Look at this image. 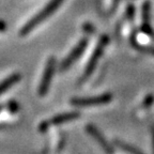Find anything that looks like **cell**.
<instances>
[{"label": "cell", "mask_w": 154, "mask_h": 154, "mask_svg": "<svg viewBox=\"0 0 154 154\" xmlns=\"http://www.w3.org/2000/svg\"><path fill=\"white\" fill-rule=\"evenodd\" d=\"M63 1H64V0H51V2H48L47 5L42 10L41 12H38L33 18L30 19V20L23 27L22 30H20V35H26V34H28L29 32L31 31V30H33L36 26H38L42 22H44V20H45L46 18H48L51 14H54Z\"/></svg>", "instance_id": "obj_1"}, {"label": "cell", "mask_w": 154, "mask_h": 154, "mask_svg": "<svg viewBox=\"0 0 154 154\" xmlns=\"http://www.w3.org/2000/svg\"><path fill=\"white\" fill-rule=\"evenodd\" d=\"M108 42H109V38L107 35H103L101 38H100V41H99V43H97V45H96L93 54H92L91 57H90L89 62H88V64L86 65L85 72H84V74L82 75V78H80V82L88 79V78L90 77V75H91L92 73H93V71L95 70L96 65H97V63H99L101 57L103 56L104 51H105V48H106V46H107V44H108Z\"/></svg>", "instance_id": "obj_2"}, {"label": "cell", "mask_w": 154, "mask_h": 154, "mask_svg": "<svg viewBox=\"0 0 154 154\" xmlns=\"http://www.w3.org/2000/svg\"><path fill=\"white\" fill-rule=\"evenodd\" d=\"M55 70H56V59L54 57H49L47 60V63L45 65V70H44L40 86H38V92L40 96H45L47 94L48 90H49V87H51V82L53 80L54 74H55Z\"/></svg>", "instance_id": "obj_3"}, {"label": "cell", "mask_w": 154, "mask_h": 154, "mask_svg": "<svg viewBox=\"0 0 154 154\" xmlns=\"http://www.w3.org/2000/svg\"><path fill=\"white\" fill-rule=\"evenodd\" d=\"M111 101H112V94L105 93L99 96H91V97H74L71 100V103L77 107H91V106L106 105Z\"/></svg>", "instance_id": "obj_4"}, {"label": "cell", "mask_w": 154, "mask_h": 154, "mask_svg": "<svg viewBox=\"0 0 154 154\" xmlns=\"http://www.w3.org/2000/svg\"><path fill=\"white\" fill-rule=\"evenodd\" d=\"M87 45H88V38H82L79 43L75 46V48L71 51V54L67 57H65L64 60L61 62L60 64V71L61 72H64V71L69 70L75 62H76L79 57L82 55V53L86 49Z\"/></svg>", "instance_id": "obj_5"}, {"label": "cell", "mask_w": 154, "mask_h": 154, "mask_svg": "<svg viewBox=\"0 0 154 154\" xmlns=\"http://www.w3.org/2000/svg\"><path fill=\"white\" fill-rule=\"evenodd\" d=\"M86 131L88 132V134L100 144V147L104 150V152H105L106 154L115 153V151H113V149H112V146L107 141V139L104 137V135L100 132L99 128H96V126H94L93 124H88L86 126Z\"/></svg>", "instance_id": "obj_6"}, {"label": "cell", "mask_w": 154, "mask_h": 154, "mask_svg": "<svg viewBox=\"0 0 154 154\" xmlns=\"http://www.w3.org/2000/svg\"><path fill=\"white\" fill-rule=\"evenodd\" d=\"M80 117V113L77 112V111H73V112H65L61 113V115H58L54 118H51V120L43 122L40 125V130L41 131H46V128L49 126V125H59L63 124V123L71 122V121H74L76 119H78Z\"/></svg>", "instance_id": "obj_7"}, {"label": "cell", "mask_w": 154, "mask_h": 154, "mask_svg": "<svg viewBox=\"0 0 154 154\" xmlns=\"http://www.w3.org/2000/svg\"><path fill=\"white\" fill-rule=\"evenodd\" d=\"M150 12H151V3L149 0H146L142 5L141 10V30L143 33L154 38V30L150 24Z\"/></svg>", "instance_id": "obj_8"}, {"label": "cell", "mask_w": 154, "mask_h": 154, "mask_svg": "<svg viewBox=\"0 0 154 154\" xmlns=\"http://www.w3.org/2000/svg\"><path fill=\"white\" fill-rule=\"evenodd\" d=\"M20 78H22V75L16 73V74L11 75V76L7 77L5 80H2L0 82V95L5 93V91H8L10 88H12L15 84H17L20 80Z\"/></svg>", "instance_id": "obj_9"}, {"label": "cell", "mask_w": 154, "mask_h": 154, "mask_svg": "<svg viewBox=\"0 0 154 154\" xmlns=\"http://www.w3.org/2000/svg\"><path fill=\"white\" fill-rule=\"evenodd\" d=\"M113 142H115V146H117L119 149L123 150V151L126 152V153H128V154H143L139 149L133 147V146H131V144H128V143H126V142L122 141V140L116 139Z\"/></svg>", "instance_id": "obj_10"}, {"label": "cell", "mask_w": 154, "mask_h": 154, "mask_svg": "<svg viewBox=\"0 0 154 154\" xmlns=\"http://www.w3.org/2000/svg\"><path fill=\"white\" fill-rule=\"evenodd\" d=\"M131 43H132L133 47L135 49H137V51H141V53H146V54H149V55L154 56V47H147V46H140L139 44H137L136 40H135L134 36H132L131 38Z\"/></svg>", "instance_id": "obj_11"}, {"label": "cell", "mask_w": 154, "mask_h": 154, "mask_svg": "<svg viewBox=\"0 0 154 154\" xmlns=\"http://www.w3.org/2000/svg\"><path fill=\"white\" fill-rule=\"evenodd\" d=\"M134 14H135V8L133 5H128V9H126V15H128V18L130 20H133L134 18Z\"/></svg>", "instance_id": "obj_12"}, {"label": "cell", "mask_w": 154, "mask_h": 154, "mask_svg": "<svg viewBox=\"0 0 154 154\" xmlns=\"http://www.w3.org/2000/svg\"><path fill=\"white\" fill-rule=\"evenodd\" d=\"M153 102H154V96L153 95H149V96H147V97H146V100L143 101V105L148 107V106L151 105Z\"/></svg>", "instance_id": "obj_13"}]
</instances>
